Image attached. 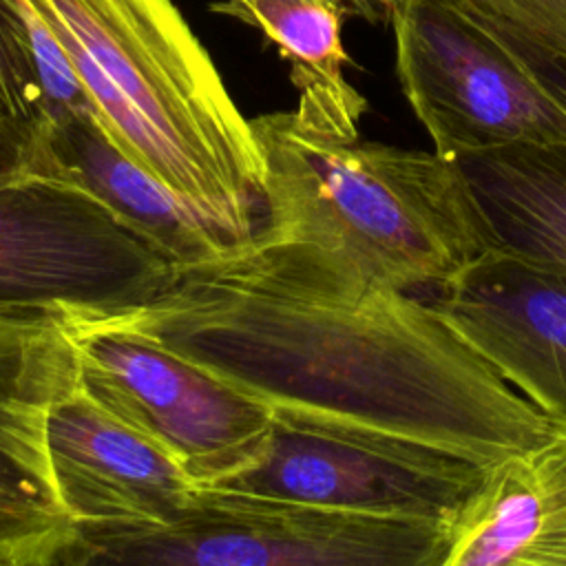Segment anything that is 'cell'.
<instances>
[{
	"label": "cell",
	"instance_id": "obj_1",
	"mask_svg": "<svg viewBox=\"0 0 566 566\" xmlns=\"http://www.w3.org/2000/svg\"><path fill=\"white\" fill-rule=\"evenodd\" d=\"M95 318L166 345L292 431L482 467L566 433L429 301L261 230Z\"/></svg>",
	"mask_w": 566,
	"mask_h": 566
},
{
	"label": "cell",
	"instance_id": "obj_2",
	"mask_svg": "<svg viewBox=\"0 0 566 566\" xmlns=\"http://www.w3.org/2000/svg\"><path fill=\"white\" fill-rule=\"evenodd\" d=\"M77 71L104 133L234 239L265 221L250 119L172 0H24Z\"/></svg>",
	"mask_w": 566,
	"mask_h": 566
},
{
	"label": "cell",
	"instance_id": "obj_3",
	"mask_svg": "<svg viewBox=\"0 0 566 566\" xmlns=\"http://www.w3.org/2000/svg\"><path fill=\"white\" fill-rule=\"evenodd\" d=\"M263 159L261 232L305 241L416 292L495 248L458 161L305 126L294 111L250 119Z\"/></svg>",
	"mask_w": 566,
	"mask_h": 566
},
{
	"label": "cell",
	"instance_id": "obj_4",
	"mask_svg": "<svg viewBox=\"0 0 566 566\" xmlns=\"http://www.w3.org/2000/svg\"><path fill=\"white\" fill-rule=\"evenodd\" d=\"M447 520L192 489L164 524L77 526L66 566H442Z\"/></svg>",
	"mask_w": 566,
	"mask_h": 566
},
{
	"label": "cell",
	"instance_id": "obj_5",
	"mask_svg": "<svg viewBox=\"0 0 566 566\" xmlns=\"http://www.w3.org/2000/svg\"><path fill=\"white\" fill-rule=\"evenodd\" d=\"M400 91L431 150L566 144V106L458 0H389Z\"/></svg>",
	"mask_w": 566,
	"mask_h": 566
},
{
	"label": "cell",
	"instance_id": "obj_6",
	"mask_svg": "<svg viewBox=\"0 0 566 566\" xmlns=\"http://www.w3.org/2000/svg\"><path fill=\"white\" fill-rule=\"evenodd\" d=\"M175 261L84 184L31 172L0 188V305L102 316L153 296Z\"/></svg>",
	"mask_w": 566,
	"mask_h": 566
},
{
	"label": "cell",
	"instance_id": "obj_7",
	"mask_svg": "<svg viewBox=\"0 0 566 566\" xmlns=\"http://www.w3.org/2000/svg\"><path fill=\"white\" fill-rule=\"evenodd\" d=\"M77 380L108 411L157 442L195 489L256 467L274 436L272 413L166 345L95 316L69 314Z\"/></svg>",
	"mask_w": 566,
	"mask_h": 566
},
{
	"label": "cell",
	"instance_id": "obj_8",
	"mask_svg": "<svg viewBox=\"0 0 566 566\" xmlns=\"http://www.w3.org/2000/svg\"><path fill=\"white\" fill-rule=\"evenodd\" d=\"M75 380L69 312L0 305V566H66L75 546L46 449L51 407Z\"/></svg>",
	"mask_w": 566,
	"mask_h": 566
},
{
	"label": "cell",
	"instance_id": "obj_9",
	"mask_svg": "<svg viewBox=\"0 0 566 566\" xmlns=\"http://www.w3.org/2000/svg\"><path fill=\"white\" fill-rule=\"evenodd\" d=\"M429 303L502 380L566 427V272L489 248Z\"/></svg>",
	"mask_w": 566,
	"mask_h": 566
},
{
	"label": "cell",
	"instance_id": "obj_10",
	"mask_svg": "<svg viewBox=\"0 0 566 566\" xmlns=\"http://www.w3.org/2000/svg\"><path fill=\"white\" fill-rule=\"evenodd\" d=\"M482 469L427 449L369 447L274 424L265 458L214 489L365 513L449 520L478 484Z\"/></svg>",
	"mask_w": 566,
	"mask_h": 566
},
{
	"label": "cell",
	"instance_id": "obj_11",
	"mask_svg": "<svg viewBox=\"0 0 566 566\" xmlns=\"http://www.w3.org/2000/svg\"><path fill=\"white\" fill-rule=\"evenodd\" d=\"M46 449L75 526L164 524L195 489L168 451L108 411L80 380L51 407Z\"/></svg>",
	"mask_w": 566,
	"mask_h": 566
},
{
	"label": "cell",
	"instance_id": "obj_12",
	"mask_svg": "<svg viewBox=\"0 0 566 566\" xmlns=\"http://www.w3.org/2000/svg\"><path fill=\"white\" fill-rule=\"evenodd\" d=\"M442 566H566V433L482 469Z\"/></svg>",
	"mask_w": 566,
	"mask_h": 566
},
{
	"label": "cell",
	"instance_id": "obj_13",
	"mask_svg": "<svg viewBox=\"0 0 566 566\" xmlns=\"http://www.w3.org/2000/svg\"><path fill=\"white\" fill-rule=\"evenodd\" d=\"M49 150L53 175L84 184L146 232L177 268L210 259L239 241L128 159L93 113L49 122Z\"/></svg>",
	"mask_w": 566,
	"mask_h": 566
},
{
	"label": "cell",
	"instance_id": "obj_14",
	"mask_svg": "<svg viewBox=\"0 0 566 566\" xmlns=\"http://www.w3.org/2000/svg\"><path fill=\"white\" fill-rule=\"evenodd\" d=\"M493 245L566 272V144H513L458 159Z\"/></svg>",
	"mask_w": 566,
	"mask_h": 566
},
{
	"label": "cell",
	"instance_id": "obj_15",
	"mask_svg": "<svg viewBox=\"0 0 566 566\" xmlns=\"http://www.w3.org/2000/svg\"><path fill=\"white\" fill-rule=\"evenodd\" d=\"M212 9L256 27L276 44L298 88L294 113L305 126L336 137L360 135L367 99L345 80L343 9L316 0H223Z\"/></svg>",
	"mask_w": 566,
	"mask_h": 566
},
{
	"label": "cell",
	"instance_id": "obj_16",
	"mask_svg": "<svg viewBox=\"0 0 566 566\" xmlns=\"http://www.w3.org/2000/svg\"><path fill=\"white\" fill-rule=\"evenodd\" d=\"M49 113L18 0H0V188L49 164Z\"/></svg>",
	"mask_w": 566,
	"mask_h": 566
},
{
	"label": "cell",
	"instance_id": "obj_17",
	"mask_svg": "<svg viewBox=\"0 0 566 566\" xmlns=\"http://www.w3.org/2000/svg\"><path fill=\"white\" fill-rule=\"evenodd\" d=\"M18 4L24 18V27L29 31L31 53L42 86L49 122L73 115H97L77 71L73 69L57 38L24 0H18Z\"/></svg>",
	"mask_w": 566,
	"mask_h": 566
},
{
	"label": "cell",
	"instance_id": "obj_18",
	"mask_svg": "<svg viewBox=\"0 0 566 566\" xmlns=\"http://www.w3.org/2000/svg\"><path fill=\"white\" fill-rule=\"evenodd\" d=\"M480 18L504 27L566 60V0H458Z\"/></svg>",
	"mask_w": 566,
	"mask_h": 566
},
{
	"label": "cell",
	"instance_id": "obj_19",
	"mask_svg": "<svg viewBox=\"0 0 566 566\" xmlns=\"http://www.w3.org/2000/svg\"><path fill=\"white\" fill-rule=\"evenodd\" d=\"M478 15V13H475ZM480 18V15H478ZM535 75L537 80L566 106V60L559 57V55H553L544 49H539L537 44L528 42L526 38L504 29V27H497L484 18H480Z\"/></svg>",
	"mask_w": 566,
	"mask_h": 566
},
{
	"label": "cell",
	"instance_id": "obj_20",
	"mask_svg": "<svg viewBox=\"0 0 566 566\" xmlns=\"http://www.w3.org/2000/svg\"><path fill=\"white\" fill-rule=\"evenodd\" d=\"M349 13L367 22H387L389 20V0H345Z\"/></svg>",
	"mask_w": 566,
	"mask_h": 566
},
{
	"label": "cell",
	"instance_id": "obj_21",
	"mask_svg": "<svg viewBox=\"0 0 566 566\" xmlns=\"http://www.w3.org/2000/svg\"><path fill=\"white\" fill-rule=\"evenodd\" d=\"M230 2H243V0H230ZM316 2H327V4H334V7L343 9L347 15H352V13H349V7H347V2H345V0H316Z\"/></svg>",
	"mask_w": 566,
	"mask_h": 566
}]
</instances>
